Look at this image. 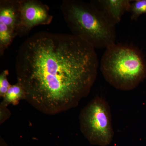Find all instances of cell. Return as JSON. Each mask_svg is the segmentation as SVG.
I'll use <instances>...</instances> for the list:
<instances>
[{"instance_id": "6da1fadb", "label": "cell", "mask_w": 146, "mask_h": 146, "mask_svg": "<svg viewBox=\"0 0 146 146\" xmlns=\"http://www.w3.org/2000/svg\"><path fill=\"white\" fill-rule=\"evenodd\" d=\"M15 68L26 100L40 112L54 115L76 107L89 95L99 61L96 49L83 39L41 31L21 44Z\"/></svg>"}, {"instance_id": "7a4b0ae2", "label": "cell", "mask_w": 146, "mask_h": 146, "mask_svg": "<svg viewBox=\"0 0 146 146\" xmlns=\"http://www.w3.org/2000/svg\"><path fill=\"white\" fill-rule=\"evenodd\" d=\"M72 34L95 49L107 48L115 44L116 25L91 2L64 0L60 7Z\"/></svg>"}, {"instance_id": "3957f363", "label": "cell", "mask_w": 146, "mask_h": 146, "mask_svg": "<svg viewBox=\"0 0 146 146\" xmlns=\"http://www.w3.org/2000/svg\"><path fill=\"white\" fill-rule=\"evenodd\" d=\"M100 69L106 80L121 91L133 90L146 78L145 58L132 45L115 43L106 48Z\"/></svg>"}, {"instance_id": "277c9868", "label": "cell", "mask_w": 146, "mask_h": 146, "mask_svg": "<svg viewBox=\"0 0 146 146\" xmlns=\"http://www.w3.org/2000/svg\"><path fill=\"white\" fill-rule=\"evenodd\" d=\"M112 119L108 102L103 98L96 97L80 112V130L92 145H108L114 135Z\"/></svg>"}, {"instance_id": "5b68a950", "label": "cell", "mask_w": 146, "mask_h": 146, "mask_svg": "<svg viewBox=\"0 0 146 146\" xmlns=\"http://www.w3.org/2000/svg\"><path fill=\"white\" fill-rule=\"evenodd\" d=\"M19 23L18 35H28L35 27L49 25L53 16L49 13V7L37 0H19Z\"/></svg>"}, {"instance_id": "8992f818", "label": "cell", "mask_w": 146, "mask_h": 146, "mask_svg": "<svg viewBox=\"0 0 146 146\" xmlns=\"http://www.w3.org/2000/svg\"><path fill=\"white\" fill-rule=\"evenodd\" d=\"M19 0L0 1V54L5 51L18 35Z\"/></svg>"}, {"instance_id": "52a82bcc", "label": "cell", "mask_w": 146, "mask_h": 146, "mask_svg": "<svg viewBox=\"0 0 146 146\" xmlns=\"http://www.w3.org/2000/svg\"><path fill=\"white\" fill-rule=\"evenodd\" d=\"M131 0H95L91 2L108 20L116 25L121 22L124 13L129 12Z\"/></svg>"}, {"instance_id": "ba28073f", "label": "cell", "mask_w": 146, "mask_h": 146, "mask_svg": "<svg viewBox=\"0 0 146 146\" xmlns=\"http://www.w3.org/2000/svg\"><path fill=\"white\" fill-rule=\"evenodd\" d=\"M3 98L1 105L7 107L9 104L16 105L21 100H25V91L21 84L17 82L14 85H11Z\"/></svg>"}, {"instance_id": "9c48e42d", "label": "cell", "mask_w": 146, "mask_h": 146, "mask_svg": "<svg viewBox=\"0 0 146 146\" xmlns=\"http://www.w3.org/2000/svg\"><path fill=\"white\" fill-rule=\"evenodd\" d=\"M129 12H130L131 19L137 21L140 16L146 14V0L132 1Z\"/></svg>"}, {"instance_id": "30bf717a", "label": "cell", "mask_w": 146, "mask_h": 146, "mask_svg": "<svg viewBox=\"0 0 146 146\" xmlns=\"http://www.w3.org/2000/svg\"><path fill=\"white\" fill-rule=\"evenodd\" d=\"M8 75V70L3 71L0 75V96L1 98L4 97L11 86L7 79Z\"/></svg>"}, {"instance_id": "8fae6325", "label": "cell", "mask_w": 146, "mask_h": 146, "mask_svg": "<svg viewBox=\"0 0 146 146\" xmlns=\"http://www.w3.org/2000/svg\"><path fill=\"white\" fill-rule=\"evenodd\" d=\"M0 112H1V123H3L10 116V114L7 107L0 105Z\"/></svg>"}]
</instances>
